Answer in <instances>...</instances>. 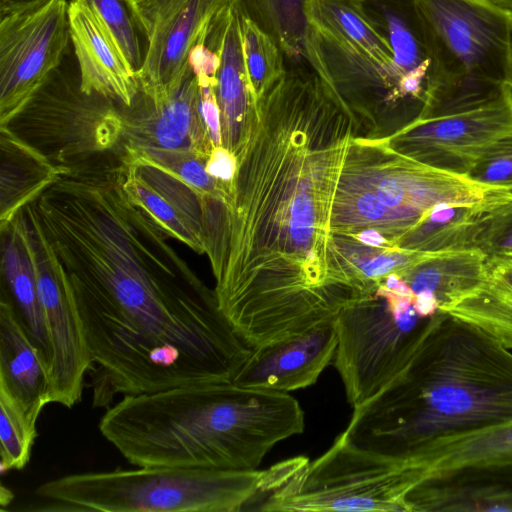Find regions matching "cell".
<instances>
[{
	"mask_svg": "<svg viewBox=\"0 0 512 512\" xmlns=\"http://www.w3.org/2000/svg\"><path fill=\"white\" fill-rule=\"evenodd\" d=\"M512 419V351L446 314L387 388L354 408L352 444L403 455L444 434Z\"/></svg>",
	"mask_w": 512,
	"mask_h": 512,
	"instance_id": "2",
	"label": "cell"
},
{
	"mask_svg": "<svg viewBox=\"0 0 512 512\" xmlns=\"http://www.w3.org/2000/svg\"><path fill=\"white\" fill-rule=\"evenodd\" d=\"M120 177L128 197L172 239L197 253H206L211 266L219 263L227 234L223 201L199 192L172 170L134 149H126Z\"/></svg>",
	"mask_w": 512,
	"mask_h": 512,
	"instance_id": "8",
	"label": "cell"
},
{
	"mask_svg": "<svg viewBox=\"0 0 512 512\" xmlns=\"http://www.w3.org/2000/svg\"><path fill=\"white\" fill-rule=\"evenodd\" d=\"M353 210L363 222H377L384 219L390 224V211L375 193L357 194L353 200Z\"/></svg>",
	"mask_w": 512,
	"mask_h": 512,
	"instance_id": "34",
	"label": "cell"
},
{
	"mask_svg": "<svg viewBox=\"0 0 512 512\" xmlns=\"http://www.w3.org/2000/svg\"><path fill=\"white\" fill-rule=\"evenodd\" d=\"M305 61L349 107L366 110L372 103L424 104L427 85L408 76L399 66L335 39L309 25Z\"/></svg>",
	"mask_w": 512,
	"mask_h": 512,
	"instance_id": "13",
	"label": "cell"
},
{
	"mask_svg": "<svg viewBox=\"0 0 512 512\" xmlns=\"http://www.w3.org/2000/svg\"><path fill=\"white\" fill-rule=\"evenodd\" d=\"M415 485L407 457L358 447L340 434L316 460L296 457L291 473L258 510L405 512Z\"/></svg>",
	"mask_w": 512,
	"mask_h": 512,
	"instance_id": "7",
	"label": "cell"
},
{
	"mask_svg": "<svg viewBox=\"0 0 512 512\" xmlns=\"http://www.w3.org/2000/svg\"><path fill=\"white\" fill-rule=\"evenodd\" d=\"M512 512V466L472 469L419 484L405 512Z\"/></svg>",
	"mask_w": 512,
	"mask_h": 512,
	"instance_id": "19",
	"label": "cell"
},
{
	"mask_svg": "<svg viewBox=\"0 0 512 512\" xmlns=\"http://www.w3.org/2000/svg\"><path fill=\"white\" fill-rule=\"evenodd\" d=\"M358 238L366 245L382 246L386 243L385 239L376 231L369 230L363 232Z\"/></svg>",
	"mask_w": 512,
	"mask_h": 512,
	"instance_id": "36",
	"label": "cell"
},
{
	"mask_svg": "<svg viewBox=\"0 0 512 512\" xmlns=\"http://www.w3.org/2000/svg\"><path fill=\"white\" fill-rule=\"evenodd\" d=\"M4 126L64 175L116 171L126 153L120 105L81 89L71 46L59 66Z\"/></svg>",
	"mask_w": 512,
	"mask_h": 512,
	"instance_id": "5",
	"label": "cell"
},
{
	"mask_svg": "<svg viewBox=\"0 0 512 512\" xmlns=\"http://www.w3.org/2000/svg\"><path fill=\"white\" fill-rule=\"evenodd\" d=\"M417 485L472 469L512 466V419L441 435L403 454Z\"/></svg>",
	"mask_w": 512,
	"mask_h": 512,
	"instance_id": "17",
	"label": "cell"
},
{
	"mask_svg": "<svg viewBox=\"0 0 512 512\" xmlns=\"http://www.w3.org/2000/svg\"><path fill=\"white\" fill-rule=\"evenodd\" d=\"M399 275L414 294L433 295L443 311L483 284L488 275L487 256L475 249L430 253Z\"/></svg>",
	"mask_w": 512,
	"mask_h": 512,
	"instance_id": "21",
	"label": "cell"
},
{
	"mask_svg": "<svg viewBox=\"0 0 512 512\" xmlns=\"http://www.w3.org/2000/svg\"><path fill=\"white\" fill-rule=\"evenodd\" d=\"M473 249L487 258L512 256V198L489 208L479 218Z\"/></svg>",
	"mask_w": 512,
	"mask_h": 512,
	"instance_id": "31",
	"label": "cell"
},
{
	"mask_svg": "<svg viewBox=\"0 0 512 512\" xmlns=\"http://www.w3.org/2000/svg\"><path fill=\"white\" fill-rule=\"evenodd\" d=\"M506 258H511L512 259V256H507Z\"/></svg>",
	"mask_w": 512,
	"mask_h": 512,
	"instance_id": "39",
	"label": "cell"
},
{
	"mask_svg": "<svg viewBox=\"0 0 512 512\" xmlns=\"http://www.w3.org/2000/svg\"><path fill=\"white\" fill-rule=\"evenodd\" d=\"M147 37L136 72L139 92L154 102L169 97L188 69L189 54L229 0H133Z\"/></svg>",
	"mask_w": 512,
	"mask_h": 512,
	"instance_id": "12",
	"label": "cell"
},
{
	"mask_svg": "<svg viewBox=\"0 0 512 512\" xmlns=\"http://www.w3.org/2000/svg\"><path fill=\"white\" fill-rule=\"evenodd\" d=\"M0 229L63 172L36 148L0 126Z\"/></svg>",
	"mask_w": 512,
	"mask_h": 512,
	"instance_id": "20",
	"label": "cell"
},
{
	"mask_svg": "<svg viewBox=\"0 0 512 512\" xmlns=\"http://www.w3.org/2000/svg\"><path fill=\"white\" fill-rule=\"evenodd\" d=\"M216 78L222 146L233 152L237 128H241L257 111L243 54L240 16L233 7L220 46V67Z\"/></svg>",
	"mask_w": 512,
	"mask_h": 512,
	"instance_id": "23",
	"label": "cell"
},
{
	"mask_svg": "<svg viewBox=\"0 0 512 512\" xmlns=\"http://www.w3.org/2000/svg\"><path fill=\"white\" fill-rule=\"evenodd\" d=\"M306 15L309 25L385 63L399 66L391 45L370 22L360 0H309Z\"/></svg>",
	"mask_w": 512,
	"mask_h": 512,
	"instance_id": "26",
	"label": "cell"
},
{
	"mask_svg": "<svg viewBox=\"0 0 512 512\" xmlns=\"http://www.w3.org/2000/svg\"><path fill=\"white\" fill-rule=\"evenodd\" d=\"M199 86L188 69L179 87L158 102L138 92L131 106L120 105L125 149L192 151L208 158L214 147L199 109Z\"/></svg>",
	"mask_w": 512,
	"mask_h": 512,
	"instance_id": "14",
	"label": "cell"
},
{
	"mask_svg": "<svg viewBox=\"0 0 512 512\" xmlns=\"http://www.w3.org/2000/svg\"><path fill=\"white\" fill-rule=\"evenodd\" d=\"M487 266L483 284L441 312L481 330L512 351V259L489 257Z\"/></svg>",
	"mask_w": 512,
	"mask_h": 512,
	"instance_id": "22",
	"label": "cell"
},
{
	"mask_svg": "<svg viewBox=\"0 0 512 512\" xmlns=\"http://www.w3.org/2000/svg\"><path fill=\"white\" fill-rule=\"evenodd\" d=\"M336 348L334 319L298 336L251 348L232 383L282 393L306 388L332 363Z\"/></svg>",
	"mask_w": 512,
	"mask_h": 512,
	"instance_id": "15",
	"label": "cell"
},
{
	"mask_svg": "<svg viewBox=\"0 0 512 512\" xmlns=\"http://www.w3.org/2000/svg\"><path fill=\"white\" fill-rule=\"evenodd\" d=\"M267 470L146 466L69 474L47 481L35 495L49 510L102 512H236L278 483Z\"/></svg>",
	"mask_w": 512,
	"mask_h": 512,
	"instance_id": "3",
	"label": "cell"
},
{
	"mask_svg": "<svg viewBox=\"0 0 512 512\" xmlns=\"http://www.w3.org/2000/svg\"><path fill=\"white\" fill-rule=\"evenodd\" d=\"M500 203L439 204L405 233L396 246L423 253L473 250L477 221L486 210Z\"/></svg>",
	"mask_w": 512,
	"mask_h": 512,
	"instance_id": "25",
	"label": "cell"
},
{
	"mask_svg": "<svg viewBox=\"0 0 512 512\" xmlns=\"http://www.w3.org/2000/svg\"><path fill=\"white\" fill-rule=\"evenodd\" d=\"M249 83L257 102L285 73L286 60L277 44L251 21L240 17Z\"/></svg>",
	"mask_w": 512,
	"mask_h": 512,
	"instance_id": "28",
	"label": "cell"
},
{
	"mask_svg": "<svg viewBox=\"0 0 512 512\" xmlns=\"http://www.w3.org/2000/svg\"><path fill=\"white\" fill-rule=\"evenodd\" d=\"M304 426V412L290 394L229 382L124 395L98 428L136 467L255 470Z\"/></svg>",
	"mask_w": 512,
	"mask_h": 512,
	"instance_id": "1",
	"label": "cell"
},
{
	"mask_svg": "<svg viewBox=\"0 0 512 512\" xmlns=\"http://www.w3.org/2000/svg\"><path fill=\"white\" fill-rule=\"evenodd\" d=\"M428 36L432 73L417 118L465 112L510 83L512 16L484 0H415Z\"/></svg>",
	"mask_w": 512,
	"mask_h": 512,
	"instance_id": "4",
	"label": "cell"
},
{
	"mask_svg": "<svg viewBox=\"0 0 512 512\" xmlns=\"http://www.w3.org/2000/svg\"><path fill=\"white\" fill-rule=\"evenodd\" d=\"M88 5L116 39L137 72L145 58L147 37L133 0H79Z\"/></svg>",
	"mask_w": 512,
	"mask_h": 512,
	"instance_id": "29",
	"label": "cell"
},
{
	"mask_svg": "<svg viewBox=\"0 0 512 512\" xmlns=\"http://www.w3.org/2000/svg\"><path fill=\"white\" fill-rule=\"evenodd\" d=\"M509 86L512 89V41H511V74H510V83Z\"/></svg>",
	"mask_w": 512,
	"mask_h": 512,
	"instance_id": "38",
	"label": "cell"
},
{
	"mask_svg": "<svg viewBox=\"0 0 512 512\" xmlns=\"http://www.w3.org/2000/svg\"><path fill=\"white\" fill-rule=\"evenodd\" d=\"M65 0L0 19V126L6 125L62 62L71 38Z\"/></svg>",
	"mask_w": 512,
	"mask_h": 512,
	"instance_id": "10",
	"label": "cell"
},
{
	"mask_svg": "<svg viewBox=\"0 0 512 512\" xmlns=\"http://www.w3.org/2000/svg\"><path fill=\"white\" fill-rule=\"evenodd\" d=\"M465 177L477 184L512 192V136L489 149Z\"/></svg>",
	"mask_w": 512,
	"mask_h": 512,
	"instance_id": "32",
	"label": "cell"
},
{
	"mask_svg": "<svg viewBox=\"0 0 512 512\" xmlns=\"http://www.w3.org/2000/svg\"><path fill=\"white\" fill-rule=\"evenodd\" d=\"M512 16V0H484Z\"/></svg>",
	"mask_w": 512,
	"mask_h": 512,
	"instance_id": "37",
	"label": "cell"
},
{
	"mask_svg": "<svg viewBox=\"0 0 512 512\" xmlns=\"http://www.w3.org/2000/svg\"><path fill=\"white\" fill-rule=\"evenodd\" d=\"M0 230L1 267L8 290L2 289L11 300L19 321L41 354L50 373L52 350L30 255L10 224Z\"/></svg>",
	"mask_w": 512,
	"mask_h": 512,
	"instance_id": "24",
	"label": "cell"
},
{
	"mask_svg": "<svg viewBox=\"0 0 512 512\" xmlns=\"http://www.w3.org/2000/svg\"><path fill=\"white\" fill-rule=\"evenodd\" d=\"M414 297L400 276L394 285L378 283L352 298L336 316L333 362L353 409L397 379L446 316L441 311L421 315Z\"/></svg>",
	"mask_w": 512,
	"mask_h": 512,
	"instance_id": "6",
	"label": "cell"
},
{
	"mask_svg": "<svg viewBox=\"0 0 512 512\" xmlns=\"http://www.w3.org/2000/svg\"><path fill=\"white\" fill-rule=\"evenodd\" d=\"M205 167L213 178L232 186L236 172V156L229 149L222 145L213 147L205 162Z\"/></svg>",
	"mask_w": 512,
	"mask_h": 512,
	"instance_id": "33",
	"label": "cell"
},
{
	"mask_svg": "<svg viewBox=\"0 0 512 512\" xmlns=\"http://www.w3.org/2000/svg\"><path fill=\"white\" fill-rule=\"evenodd\" d=\"M68 17L81 89L131 106L139 92L137 75L114 36L82 1L71 0Z\"/></svg>",
	"mask_w": 512,
	"mask_h": 512,
	"instance_id": "16",
	"label": "cell"
},
{
	"mask_svg": "<svg viewBox=\"0 0 512 512\" xmlns=\"http://www.w3.org/2000/svg\"><path fill=\"white\" fill-rule=\"evenodd\" d=\"M36 436V428L28 423L20 407L0 390L1 472L21 470L28 464Z\"/></svg>",
	"mask_w": 512,
	"mask_h": 512,
	"instance_id": "30",
	"label": "cell"
},
{
	"mask_svg": "<svg viewBox=\"0 0 512 512\" xmlns=\"http://www.w3.org/2000/svg\"><path fill=\"white\" fill-rule=\"evenodd\" d=\"M50 0H0V19L39 8Z\"/></svg>",
	"mask_w": 512,
	"mask_h": 512,
	"instance_id": "35",
	"label": "cell"
},
{
	"mask_svg": "<svg viewBox=\"0 0 512 512\" xmlns=\"http://www.w3.org/2000/svg\"><path fill=\"white\" fill-rule=\"evenodd\" d=\"M8 224L23 241L35 272L52 350L50 402L71 408L81 401L84 377L93 367L79 314L28 205Z\"/></svg>",
	"mask_w": 512,
	"mask_h": 512,
	"instance_id": "9",
	"label": "cell"
},
{
	"mask_svg": "<svg viewBox=\"0 0 512 512\" xmlns=\"http://www.w3.org/2000/svg\"><path fill=\"white\" fill-rule=\"evenodd\" d=\"M309 0H229L240 17L254 23L280 48L287 63L305 61Z\"/></svg>",
	"mask_w": 512,
	"mask_h": 512,
	"instance_id": "27",
	"label": "cell"
},
{
	"mask_svg": "<svg viewBox=\"0 0 512 512\" xmlns=\"http://www.w3.org/2000/svg\"><path fill=\"white\" fill-rule=\"evenodd\" d=\"M512 136V89L477 108L441 117L416 118L396 139V153L465 176L496 143Z\"/></svg>",
	"mask_w": 512,
	"mask_h": 512,
	"instance_id": "11",
	"label": "cell"
},
{
	"mask_svg": "<svg viewBox=\"0 0 512 512\" xmlns=\"http://www.w3.org/2000/svg\"><path fill=\"white\" fill-rule=\"evenodd\" d=\"M0 390L16 402L33 428H36L44 406L51 403L49 369L3 289L0 299Z\"/></svg>",
	"mask_w": 512,
	"mask_h": 512,
	"instance_id": "18",
	"label": "cell"
}]
</instances>
